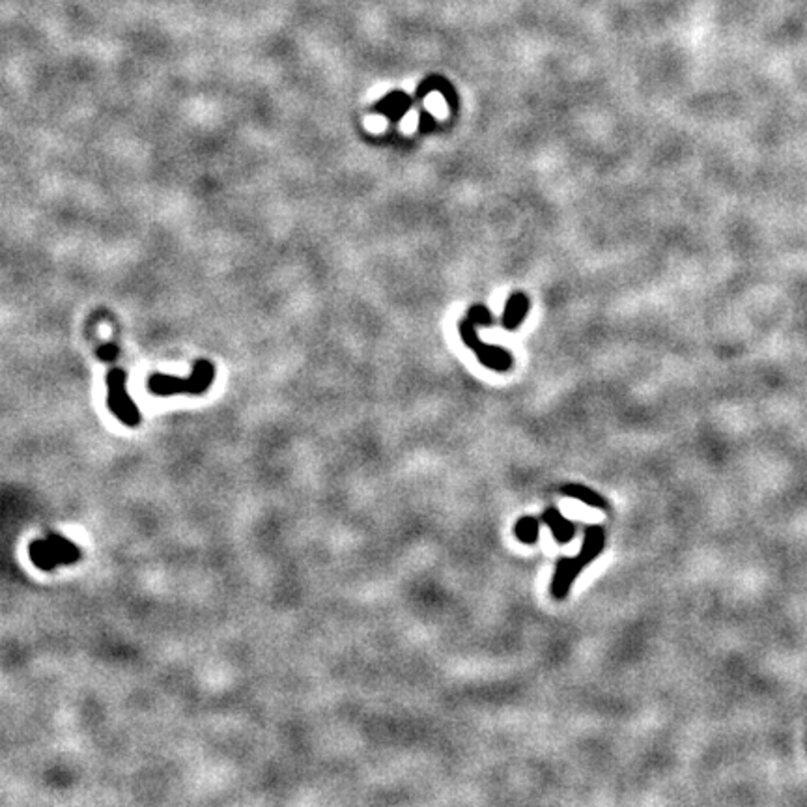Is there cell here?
I'll list each match as a JSON object with an SVG mask.
<instances>
[{
  "mask_svg": "<svg viewBox=\"0 0 807 807\" xmlns=\"http://www.w3.org/2000/svg\"><path fill=\"white\" fill-rule=\"evenodd\" d=\"M213 382V366L207 361H200L195 366V372L189 380H180V377L163 376L155 374L148 380V389L153 394L169 396V394L178 393H202L206 391Z\"/></svg>",
  "mask_w": 807,
  "mask_h": 807,
  "instance_id": "6da1fadb",
  "label": "cell"
},
{
  "mask_svg": "<svg viewBox=\"0 0 807 807\" xmlns=\"http://www.w3.org/2000/svg\"><path fill=\"white\" fill-rule=\"evenodd\" d=\"M458 329L464 344L470 349H473L480 365H484L486 368L496 372H507L512 368V354L507 351V349L499 348V346H490V344L482 342V338L477 333V325L473 322L464 320V322H460Z\"/></svg>",
  "mask_w": 807,
  "mask_h": 807,
  "instance_id": "7a4b0ae2",
  "label": "cell"
},
{
  "mask_svg": "<svg viewBox=\"0 0 807 807\" xmlns=\"http://www.w3.org/2000/svg\"><path fill=\"white\" fill-rule=\"evenodd\" d=\"M30 557L36 567L44 568V570H51L56 564H70L75 562L81 553L77 550L75 545L67 542L62 536L51 535L47 540H36L30 545Z\"/></svg>",
  "mask_w": 807,
  "mask_h": 807,
  "instance_id": "3957f363",
  "label": "cell"
},
{
  "mask_svg": "<svg viewBox=\"0 0 807 807\" xmlns=\"http://www.w3.org/2000/svg\"><path fill=\"white\" fill-rule=\"evenodd\" d=\"M109 385V408L118 419L127 426H136L141 422V413L135 404L131 402L126 391V372L110 370L107 376Z\"/></svg>",
  "mask_w": 807,
  "mask_h": 807,
  "instance_id": "277c9868",
  "label": "cell"
},
{
  "mask_svg": "<svg viewBox=\"0 0 807 807\" xmlns=\"http://www.w3.org/2000/svg\"><path fill=\"white\" fill-rule=\"evenodd\" d=\"M542 522L550 527L559 544H568L576 535V524L564 518L555 507L545 508V512L542 514Z\"/></svg>",
  "mask_w": 807,
  "mask_h": 807,
  "instance_id": "5b68a950",
  "label": "cell"
},
{
  "mask_svg": "<svg viewBox=\"0 0 807 807\" xmlns=\"http://www.w3.org/2000/svg\"><path fill=\"white\" fill-rule=\"evenodd\" d=\"M529 312V299L525 294H512L508 297L507 305H505V312H503V328L507 331H514L522 325V322Z\"/></svg>",
  "mask_w": 807,
  "mask_h": 807,
  "instance_id": "8992f818",
  "label": "cell"
},
{
  "mask_svg": "<svg viewBox=\"0 0 807 807\" xmlns=\"http://www.w3.org/2000/svg\"><path fill=\"white\" fill-rule=\"evenodd\" d=\"M434 90H436V92H441L451 105L458 103V96L454 92L453 84H451L447 79H443L441 75H430L428 79H425L422 84L419 86V90H417V98H425L426 93L434 92Z\"/></svg>",
  "mask_w": 807,
  "mask_h": 807,
  "instance_id": "52a82bcc",
  "label": "cell"
},
{
  "mask_svg": "<svg viewBox=\"0 0 807 807\" xmlns=\"http://www.w3.org/2000/svg\"><path fill=\"white\" fill-rule=\"evenodd\" d=\"M562 496L567 497H574V499H579V501H583L585 505H589V507H596V508H602V510H605V501L602 499L596 491L589 490V488H585V486H579V484H568V486H562Z\"/></svg>",
  "mask_w": 807,
  "mask_h": 807,
  "instance_id": "ba28073f",
  "label": "cell"
},
{
  "mask_svg": "<svg viewBox=\"0 0 807 807\" xmlns=\"http://www.w3.org/2000/svg\"><path fill=\"white\" fill-rule=\"evenodd\" d=\"M514 533H516V538H518L519 542H524V544H535L536 540H538L540 533L538 519L533 518V516L519 518Z\"/></svg>",
  "mask_w": 807,
  "mask_h": 807,
  "instance_id": "9c48e42d",
  "label": "cell"
},
{
  "mask_svg": "<svg viewBox=\"0 0 807 807\" xmlns=\"http://www.w3.org/2000/svg\"><path fill=\"white\" fill-rule=\"evenodd\" d=\"M383 101H387L389 105L387 107H380V110H383V112L391 116V118H400V116L409 109V105H411L408 96L402 92L391 93V96H387Z\"/></svg>",
  "mask_w": 807,
  "mask_h": 807,
  "instance_id": "30bf717a",
  "label": "cell"
},
{
  "mask_svg": "<svg viewBox=\"0 0 807 807\" xmlns=\"http://www.w3.org/2000/svg\"><path fill=\"white\" fill-rule=\"evenodd\" d=\"M467 320L473 322L474 325H493V323H496L493 314H491L484 305L471 306L470 312H467Z\"/></svg>",
  "mask_w": 807,
  "mask_h": 807,
  "instance_id": "8fae6325",
  "label": "cell"
},
{
  "mask_svg": "<svg viewBox=\"0 0 807 807\" xmlns=\"http://www.w3.org/2000/svg\"><path fill=\"white\" fill-rule=\"evenodd\" d=\"M432 127H434V118L425 112V115H422V126H420V129H422V131H428Z\"/></svg>",
  "mask_w": 807,
  "mask_h": 807,
  "instance_id": "7c38bea8",
  "label": "cell"
}]
</instances>
